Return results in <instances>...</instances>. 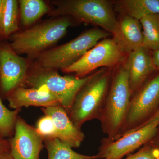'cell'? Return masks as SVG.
I'll return each mask as SVG.
<instances>
[{"label":"cell","instance_id":"cell-7","mask_svg":"<svg viewBox=\"0 0 159 159\" xmlns=\"http://www.w3.org/2000/svg\"><path fill=\"white\" fill-rule=\"evenodd\" d=\"M159 107V74L144 83L132 96L120 137L147 124Z\"/></svg>","mask_w":159,"mask_h":159},{"label":"cell","instance_id":"cell-4","mask_svg":"<svg viewBox=\"0 0 159 159\" xmlns=\"http://www.w3.org/2000/svg\"><path fill=\"white\" fill-rule=\"evenodd\" d=\"M90 76L84 78L61 76L57 70L41 67L31 61L28 75L21 86L48 93L59 101L68 114L77 93Z\"/></svg>","mask_w":159,"mask_h":159},{"label":"cell","instance_id":"cell-2","mask_svg":"<svg viewBox=\"0 0 159 159\" xmlns=\"http://www.w3.org/2000/svg\"><path fill=\"white\" fill-rule=\"evenodd\" d=\"M131 97L128 70L125 64L111 77L104 106L98 119L107 140L115 141L121 135Z\"/></svg>","mask_w":159,"mask_h":159},{"label":"cell","instance_id":"cell-12","mask_svg":"<svg viewBox=\"0 0 159 159\" xmlns=\"http://www.w3.org/2000/svg\"><path fill=\"white\" fill-rule=\"evenodd\" d=\"M44 115L51 117L57 130V138L72 148H79L85 138L81 129L74 125L62 106L41 108Z\"/></svg>","mask_w":159,"mask_h":159},{"label":"cell","instance_id":"cell-24","mask_svg":"<svg viewBox=\"0 0 159 159\" xmlns=\"http://www.w3.org/2000/svg\"><path fill=\"white\" fill-rule=\"evenodd\" d=\"M152 57L156 68L159 70V50L152 51Z\"/></svg>","mask_w":159,"mask_h":159},{"label":"cell","instance_id":"cell-10","mask_svg":"<svg viewBox=\"0 0 159 159\" xmlns=\"http://www.w3.org/2000/svg\"><path fill=\"white\" fill-rule=\"evenodd\" d=\"M31 61L21 57L9 43L0 42V96L5 98L21 86L25 80Z\"/></svg>","mask_w":159,"mask_h":159},{"label":"cell","instance_id":"cell-14","mask_svg":"<svg viewBox=\"0 0 159 159\" xmlns=\"http://www.w3.org/2000/svg\"><path fill=\"white\" fill-rule=\"evenodd\" d=\"M6 99L9 102V107L14 110L30 106L48 107L61 105L56 98L47 92L22 86L12 91Z\"/></svg>","mask_w":159,"mask_h":159},{"label":"cell","instance_id":"cell-25","mask_svg":"<svg viewBox=\"0 0 159 159\" xmlns=\"http://www.w3.org/2000/svg\"><path fill=\"white\" fill-rule=\"evenodd\" d=\"M0 159H14L10 153V151L4 152L0 154Z\"/></svg>","mask_w":159,"mask_h":159},{"label":"cell","instance_id":"cell-19","mask_svg":"<svg viewBox=\"0 0 159 159\" xmlns=\"http://www.w3.org/2000/svg\"><path fill=\"white\" fill-rule=\"evenodd\" d=\"M44 145L48 159H99L97 155H87L74 151L71 147L57 138H46Z\"/></svg>","mask_w":159,"mask_h":159},{"label":"cell","instance_id":"cell-17","mask_svg":"<svg viewBox=\"0 0 159 159\" xmlns=\"http://www.w3.org/2000/svg\"><path fill=\"white\" fill-rule=\"evenodd\" d=\"M20 9L18 1L4 0L0 14V41L9 39L19 30Z\"/></svg>","mask_w":159,"mask_h":159},{"label":"cell","instance_id":"cell-15","mask_svg":"<svg viewBox=\"0 0 159 159\" xmlns=\"http://www.w3.org/2000/svg\"><path fill=\"white\" fill-rule=\"evenodd\" d=\"M118 22L119 31L113 39L122 52L129 54L142 47L143 33L140 21L129 16H122Z\"/></svg>","mask_w":159,"mask_h":159},{"label":"cell","instance_id":"cell-20","mask_svg":"<svg viewBox=\"0 0 159 159\" xmlns=\"http://www.w3.org/2000/svg\"><path fill=\"white\" fill-rule=\"evenodd\" d=\"M143 33V46L148 50H159V14L147 16L139 20Z\"/></svg>","mask_w":159,"mask_h":159},{"label":"cell","instance_id":"cell-18","mask_svg":"<svg viewBox=\"0 0 159 159\" xmlns=\"http://www.w3.org/2000/svg\"><path fill=\"white\" fill-rule=\"evenodd\" d=\"M20 21L25 29L31 27L43 16L48 14L50 6L43 0H20Z\"/></svg>","mask_w":159,"mask_h":159},{"label":"cell","instance_id":"cell-16","mask_svg":"<svg viewBox=\"0 0 159 159\" xmlns=\"http://www.w3.org/2000/svg\"><path fill=\"white\" fill-rule=\"evenodd\" d=\"M116 11L140 20L152 14H159V0H119L112 2Z\"/></svg>","mask_w":159,"mask_h":159},{"label":"cell","instance_id":"cell-23","mask_svg":"<svg viewBox=\"0 0 159 159\" xmlns=\"http://www.w3.org/2000/svg\"><path fill=\"white\" fill-rule=\"evenodd\" d=\"M148 144V143H147ZM145 144L136 152L125 159H159V150L153 145Z\"/></svg>","mask_w":159,"mask_h":159},{"label":"cell","instance_id":"cell-13","mask_svg":"<svg viewBox=\"0 0 159 159\" xmlns=\"http://www.w3.org/2000/svg\"><path fill=\"white\" fill-rule=\"evenodd\" d=\"M149 51L142 46L128 54L125 64L128 70L132 96L144 84L148 76L156 70Z\"/></svg>","mask_w":159,"mask_h":159},{"label":"cell","instance_id":"cell-5","mask_svg":"<svg viewBox=\"0 0 159 159\" xmlns=\"http://www.w3.org/2000/svg\"><path fill=\"white\" fill-rule=\"evenodd\" d=\"M111 79L109 71L100 70L91 74L87 81L78 91L68 114L77 128L81 129L82 125L88 121L99 119Z\"/></svg>","mask_w":159,"mask_h":159},{"label":"cell","instance_id":"cell-6","mask_svg":"<svg viewBox=\"0 0 159 159\" xmlns=\"http://www.w3.org/2000/svg\"><path fill=\"white\" fill-rule=\"evenodd\" d=\"M111 35L101 28L88 29L68 42L47 50L31 61L44 68L62 71L78 61L100 41Z\"/></svg>","mask_w":159,"mask_h":159},{"label":"cell","instance_id":"cell-1","mask_svg":"<svg viewBox=\"0 0 159 159\" xmlns=\"http://www.w3.org/2000/svg\"><path fill=\"white\" fill-rule=\"evenodd\" d=\"M72 19L69 16L53 17L19 30L9 37V45L16 53L26 54L28 59L33 61L65 36L74 24Z\"/></svg>","mask_w":159,"mask_h":159},{"label":"cell","instance_id":"cell-21","mask_svg":"<svg viewBox=\"0 0 159 159\" xmlns=\"http://www.w3.org/2000/svg\"><path fill=\"white\" fill-rule=\"evenodd\" d=\"M21 109L10 110L3 104L0 96V135L3 138L13 136Z\"/></svg>","mask_w":159,"mask_h":159},{"label":"cell","instance_id":"cell-27","mask_svg":"<svg viewBox=\"0 0 159 159\" xmlns=\"http://www.w3.org/2000/svg\"><path fill=\"white\" fill-rule=\"evenodd\" d=\"M4 0H0V14L2 10Z\"/></svg>","mask_w":159,"mask_h":159},{"label":"cell","instance_id":"cell-9","mask_svg":"<svg viewBox=\"0 0 159 159\" xmlns=\"http://www.w3.org/2000/svg\"><path fill=\"white\" fill-rule=\"evenodd\" d=\"M125 54L113 39H105L97 43L78 61L62 72L74 73L76 77L84 78L98 68L112 67L120 63Z\"/></svg>","mask_w":159,"mask_h":159},{"label":"cell","instance_id":"cell-22","mask_svg":"<svg viewBox=\"0 0 159 159\" xmlns=\"http://www.w3.org/2000/svg\"><path fill=\"white\" fill-rule=\"evenodd\" d=\"M38 132L44 139L57 138V133L56 127L51 117L44 115L38 120L36 123Z\"/></svg>","mask_w":159,"mask_h":159},{"label":"cell","instance_id":"cell-3","mask_svg":"<svg viewBox=\"0 0 159 159\" xmlns=\"http://www.w3.org/2000/svg\"><path fill=\"white\" fill-rule=\"evenodd\" d=\"M54 8L48 16H69L79 22L99 26L115 36L119 31V22L113 4L107 0H57L51 2Z\"/></svg>","mask_w":159,"mask_h":159},{"label":"cell","instance_id":"cell-8","mask_svg":"<svg viewBox=\"0 0 159 159\" xmlns=\"http://www.w3.org/2000/svg\"><path fill=\"white\" fill-rule=\"evenodd\" d=\"M159 125V119H157L115 141L102 138L97 154L98 158L122 159L152 140L156 134Z\"/></svg>","mask_w":159,"mask_h":159},{"label":"cell","instance_id":"cell-11","mask_svg":"<svg viewBox=\"0 0 159 159\" xmlns=\"http://www.w3.org/2000/svg\"><path fill=\"white\" fill-rule=\"evenodd\" d=\"M44 139L35 127L18 116L14 135L8 140L10 153L14 159H39Z\"/></svg>","mask_w":159,"mask_h":159},{"label":"cell","instance_id":"cell-28","mask_svg":"<svg viewBox=\"0 0 159 159\" xmlns=\"http://www.w3.org/2000/svg\"><path fill=\"white\" fill-rule=\"evenodd\" d=\"M155 147H156L159 150V144L157 146H155Z\"/></svg>","mask_w":159,"mask_h":159},{"label":"cell","instance_id":"cell-26","mask_svg":"<svg viewBox=\"0 0 159 159\" xmlns=\"http://www.w3.org/2000/svg\"><path fill=\"white\" fill-rule=\"evenodd\" d=\"M159 119V107L158 109V110L157 111L156 113L155 114V115H154L153 117H152V119H151L150 121H149V122H151V121H152V120H155V119Z\"/></svg>","mask_w":159,"mask_h":159}]
</instances>
